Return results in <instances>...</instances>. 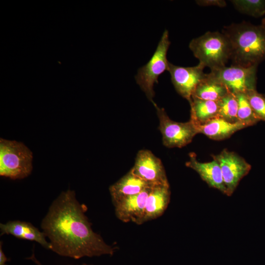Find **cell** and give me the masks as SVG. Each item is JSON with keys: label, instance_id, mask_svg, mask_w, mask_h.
Returning <instances> with one entry per match:
<instances>
[{"label": "cell", "instance_id": "cell-22", "mask_svg": "<svg viewBox=\"0 0 265 265\" xmlns=\"http://www.w3.org/2000/svg\"><path fill=\"white\" fill-rule=\"evenodd\" d=\"M250 105L260 120L265 121V96L256 89L246 93Z\"/></svg>", "mask_w": 265, "mask_h": 265}, {"label": "cell", "instance_id": "cell-19", "mask_svg": "<svg viewBox=\"0 0 265 265\" xmlns=\"http://www.w3.org/2000/svg\"><path fill=\"white\" fill-rule=\"evenodd\" d=\"M217 117L230 122H238V101L234 93L229 92L218 102Z\"/></svg>", "mask_w": 265, "mask_h": 265}, {"label": "cell", "instance_id": "cell-9", "mask_svg": "<svg viewBox=\"0 0 265 265\" xmlns=\"http://www.w3.org/2000/svg\"><path fill=\"white\" fill-rule=\"evenodd\" d=\"M131 171L152 186L169 185L161 161L149 150H142L138 152Z\"/></svg>", "mask_w": 265, "mask_h": 265}, {"label": "cell", "instance_id": "cell-7", "mask_svg": "<svg viewBox=\"0 0 265 265\" xmlns=\"http://www.w3.org/2000/svg\"><path fill=\"white\" fill-rule=\"evenodd\" d=\"M258 66L244 67L232 65L211 71L209 75L234 94L256 89Z\"/></svg>", "mask_w": 265, "mask_h": 265}, {"label": "cell", "instance_id": "cell-5", "mask_svg": "<svg viewBox=\"0 0 265 265\" xmlns=\"http://www.w3.org/2000/svg\"><path fill=\"white\" fill-rule=\"evenodd\" d=\"M170 43L168 31L166 29L153 56L146 64L138 69L135 77L136 83L153 105L154 85L158 83L159 77L168 69L169 62L166 55Z\"/></svg>", "mask_w": 265, "mask_h": 265}, {"label": "cell", "instance_id": "cell-1", "mask_svg": "<svg viewBox=\"0 0 265 265\" xmlns=\"http://www.w3.org/2000/svg\"><path fill=\"white\" fill-rule=\"evenodd\" d=\"M85 209L70 189L62 191L53 202L40 225L51 250L75 259L113 255L116 248L93 231Z\"/></svg>", "mask_w": 265, "mask_h": 265}, {"label": "cell", "instance_id": "cell-13", "mask_svg": "<svg viewBox=\"0 0 265 265\" xmlns=\"http://www.w3.org/2000/svg\"><path fill=\"white\" fill-rule=\"evenodd\" d=\"M186 165L195 171L210 187L215 188L227 195V189L221 168L216 160L201 162L197 160L195 154L191 153L189 154V160Z\"/></svg>", "mask_w": 265, "mask_h": 265}, {"label": "cell", "instance_id": "cell-14", "mask_svg": "<svg viewBox=\"0 0 265 265\" xmlns=\"http://www.w3.org/2000/svg\"><path fill=\"white\" fill-rule=\"evenodd\" d=\"M170 197L169 185L153 186L147 197L139 224L160 216L168 206Z\"/></svg>", "mask_w": 265, "mask_h": 265}, {"label": "cell", "instance_id": "cell-2", "mask_svg": "<svg viewBox=\"0 0 265 265\" xmlns=\"http://www.w3.org/2000/svg\"><path fill=\"white\" fill-rule=\"evenodd\" d=\"M233 65L244 67L258 66L265 60V18L255 25L242 21L224 26Z\"/></svg>", "mask_w": 265, "mask_h": 265}, {"label": "cell", "instance_id": "cell-6", "mask_svg": "<svg viewBox=\"0 0 265 265\" xmlns=\"http://www.w3.org/2000/svg\"><path fill=\"white\" fill-rule=\"evenodd\" d=\"M159 119V129L162 135L163 145L168 148H181L190 143L199 133L196 125L191 120L185 123L177 122L170 119L163 108L156 104Z\"/></svg>", "mask_w": 265, "mask_h": 265}, {"label": "cell", "instance_id": "cell-11", "mask_svg": "<svg viewBox=\"0 0 265 265\" xmlns=\"http://www.w3.org/2000/svg\"><path fill=\"white\" fill-rule=\"evenodd\" d=\"M152 187L141 192L124 198L114 203L115 214L123 222L132 221L139 224L147 197Z\"/></svg>", "mask_w": 265, "mask_h": 265}, {"label": "cell", "instance_id": "cell-8", "mask_svg": "<svg viewBox=\"0 0 265 265\" xmlns=\"http://www.w3.org/2000/svg\"><path fill=\"white\" fill-rule=\"evenodd\" d=\"M212 158L220 165L227 196H230L240 180L249 172L251 166L242 157L226 149Z\"/></svg>", "mask_w": 265, "mask_h": 265}, {"label": "cell", "instance_id": "cell-10", "mask_svg": "<svg viewBox=\"0 0 265 265\" xmlns=\"http://www.w3.org/2000/svg\"><path fill=\"white\" fill-rule=\"evenodd\" d=\"M205 67L199 63L193 67H182L168 64L171 81L177 92L189 103L198 84L205 78Z\"/></svg>", "mask_w": 265, "mask_h": 265}, {"label": "cell", "instance_id": "cell-20", "mask_svg": "<svg viewBox=\"0 0 265 265\" xmlns=\"http://www.w3.org/2000/svg\"><path fill=\"white\" fill-rule=\"evenodd\" d=\"M235 94L238 103V121L243 123L246 127L255 125L260 121L250 105L246 93H239Z\"/></svg>", "mask_w": 265, "mask_h": 265}, {"label": "cell", "instance_id": "cell-25", "mask_svg": "<svg viewBox=\"0 0 265 265\" xmlns=\"http://www.w3.org/2000/svg\"><path fill=\"white\" fill-rule=\"evenodd\" d=\"M27 259L31 260L36 265H43L35 257L34 254V250L32 251V253L30 257H29ZM81 265H88L86 264H83Z\"/></svg>", "mask_w": 265, "mask_h": 265}, {"label": "cell", "instance_id": "cell-21", "mask_svg": "<svg viewBox=\"0 0 265 265\" xmlns=\"http://www.w3.org/2000/svg\"><path fill=\"white\" fill-rule=\"evenodd\" d=\"M231 2L237 10L243 14L255 18L265 14V0H232Z\"/></svg>", "mask_w": 265, "mask_h": 265}, {"label": "cell", "instance_id": "cell-26", "mask_svg": "<svg viewBox=\"0 0 265 265\" xmlns=\"http://www.w3.org/2000/svg\"><path fill=\"white\" fill-rule=\"evenodd\" d=\"M264 95L265 96V94Z\"/></svg>", "mask_w": 265, "mask_h": 265}, {"label": "cell", "instance_id": "cell-18", "mask_svg": "<svg viewBox=\"0 0 265 265\" xmlns=\"http://www.w3.org/2000/svg\"><path fill=\"white\" fill-rule=\"evenodd\" d=\"M190 105V120L196 125H202L217 117V102L192 98Z\"/></svg>", "mask_w": 265, "mask_h": 265}, {"label": "cell", "instance_id": "cell-16", "mask_svg": "<svg viewBox=\"0 0 265 265\" xmlns=\"http://www.w3.org/2000/svg\"><path fill=\"white\" fill-rule=\"evenodd\" d=\"M196 126L199 133L215 140L227 138L238 131L246 127L239 121L230 122L218 117Z\"/></svg>", "mask_w": 265, "mask_h": 265}, {"label": "cell", "instance_id": "cell-24", "mask_svg": "<svg viewBox=\"0 0 265 265\" xmlns=\"http://www.w3.org/2000/svg\"><path fill=\"white\" fill-rule=\"evenodd\" d=\"M2 242H0V265H7L8 258L5 255L2 247Z\"/></svg>", "mask_w": 265, "mask_h": 265}, {"label": "cell", "instance_id": "cell-3", "mask_svg": "<svg viewBox=\"0 0 265 265\" xmlns=\"http://www.w3.org/2000/svg\"><path fill=\"white\" fill-rule=\"evenodd\" d=\"M189 48L199 63L211 71L226 66L230 58L229 43L222 32H207L193 39Z\"/></svg>", "mask_w": 265, "mask_h": 265}, {"label": "cell", "instance_id": "cell-4", "mask_svg": "<svg viewBox=\"0 0 265 265\" xmlns=\"http://www.w3.org/2000/svg\"><path fill=\"white\" fill-rule=\"evenodd\" d=\"M33 155L23 142L0 138V176L22 179L32 170Z\"/></svg>", "mask_w": 265, "mask_h": 265}, {"label": "cell", "instance_id": "cell-23", "mask_svg": "<svg viewBox=\"0 0 265 265\" xmlns=\"http://www.w3.org/2000/svg\"><path fill=\"white\" fill-rule=\"evenodd\" d=\"M196 2L201 6H214L224 7L226 6V2L224 0H196Z\"/></svg>", "mask_w": 265, "mask_h": 265}, {"label": "cell", "instance_id": "cell-17", "mask_svg": "<svg viewBox=\"0 0 265 265\" xmlns=\"http://www.w3.org/2000/svg\"><path fill=\"white\" fill-rule=\"evenodd\" d=\"M230 92L221 82L206 74L196 87L192 98L218 102Z\"/></svg>", "mask_w": 265, "mask_h": 265}, {"label": "cell", "instance_id": "cell-15", "mask_svg": "<svg viewBox=\"0 0 265 265\" xmlns=\"http://www.w3.org/2000/svg\"><path fill=\"white\" fill-rule=\"evenodd\" d=\"M153 187L133 174L130 170L117 182L110 186L109 190L113 203Z\"/></svg>", "mask_w": 265, "mask_h": 265}, {"label": "cell", "instance_id": "cell-12", "mask_svg": "<svg viewBox=\"0 0 265 265\" xmlns=\"http://www.w3.org/2000/svg\"><path fill=\"white\" fill-rule=\"evenodd\" d=\"M0 235H10L22 239L33 241L40 244L48 250L51 249V245L42 231H40L31 223L10 220L5 223L0 224Z\"/></svg>", "mask_w": 265, "mask_h": 265}]
</instances>
